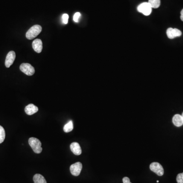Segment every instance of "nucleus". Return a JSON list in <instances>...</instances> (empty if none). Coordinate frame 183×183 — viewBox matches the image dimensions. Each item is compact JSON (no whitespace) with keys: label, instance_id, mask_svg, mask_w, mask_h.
Returning a JSON list of instances; mask_svg holds the SVG:
<instances>
[{"label":"nucleus","instance_id":"16","mask_svg":"<svg viewBox=\"0 0 183 183\" xmlns=\"http://www.w3.org/2000/svg\"><path fill=\"white\" fill-rule=\"evenodd\" d=\"M5 131L3 127L0 126V143H2L4 141L5 138Z\"/></svg>","mask_w":183,"mask_h":183},{"label":"nucleus","instance_id":"13","mask_svg":"<svg viewBox=\"0 0 183 183\" xmlns=\"http://www.w3.org/2000/svg\"><path fill=\"white\" fill-rule=\"evenodd\" d=\"M34 183H47L43 176L40 174H36L33 177Z\"/></svg>","mask_w":183,"mask_h":183},{"label":"nucleus","instance_id":"4","mask_svg":"<svg viewBox=\"0 0 183 183\" xmlns=\"http://www.w3.org/2000/svg\"><path fill=\"white\" fill-rule=\"evenodd\" d=\"M20 70L28 76L33 75L35 73V69L30 64L28 63L21 64L20 66Z\"/></svg>","mask_w":183,"mask_h":183},{"label":"nucleus","instance_id":"15","mask_svg":"<svg viewBox=\"0 0 183 183\" xmlns=\"http://www.w3.org/2000/svg\"><path fill=\"white\" fill-rule=\"evenodd\" d=\"M148 3L152 8H158L160 7L161 1L160 0H149Z\"/></svg>","mask_w":183,"mask_h":183},{"label":"nucleus","instance_id":"11","mask_svg":"<svg viewBox=\"0 0 183 183\" xmlns=\"http://www.w3.org/2000/svg\"><path fill=\"white\" fill-rule=\"evenodd\" d=\"M24 111L27 115L30 116L36 113L38 111V108L33 104H30L25 107Z\"/></svg>","mask_w":183,"mask_h":183},{"label":"nucleus","instance_id":"21","mask_svg":"<svg viewBox=\"0 0 183 183\" xmlns=\"http://www.w3.org/2000/svg\"><path fill=\"white\" fill-rule=\"evenodd\" d=\"M181 20L183 21V9L181 12Z\"/></svg>","mask_w":183,"mask_h":183},{"label":"nucleus","instance_id":"10","mask_svg":"<svg viewBox=\"0 0 183 183\" xmlns=\"http://www.w3.org/2000/svg\"><path fill=\"white\" fill-rule=\"evenodd\" d=\"M70 149L73 154L75 155H80L82 152L79 143L74 142L70 145Z\"/></svg>","mask_w":183,"mask_h":183},{"label":"nucleus","instance_id":"17","mask_svg":"<svg viewBox=\"0 0 183 183\" xmlns=\"http://www.w3.org/2000/svg\"><path fill=\"white\" fill-rule=\"evenodd\" d=\"M81 14L79 12H76L74 14V15L73 16V20L77 23L79 21V18L81 17Z\"/></svg>","mask_w":183,"mask_h":183},{"label":"nucleus","instance_id":"12","mask_svg":"<svg viewBox=\"0 0 183 183\" xmlns=\"http://www.w3.org/2000/svg\"><path fill=\"white\" fill-rule=\"evenodd\" d=\"M172 122L175 126H181L183 125V117L180 114H175L172 118Z\"/></svg>","mask_w":183,"mask_h":183},{"label":"nucleus","instance_id":"2","mask_svg":"<svg viewBox=\"0 0 183 183\" xmlns=\"http://www.w3.org/2000/svg\"><path fill=\"white\" fill-rule=\"evenodd\" d=\"M41 30L42 27L41 26L38 24L34 25L27 30L26 33V37L29 40L33 39L41 33Z\"/></svg>","mask_w":183,"mask_h":183},{"label":"nucleus","instance_id":"8","mask_svg":"<svg viewBox=\"0 0 183 183\" xmlns=\"http://www.w3.org/2000/svg\"><path fill=\"white\" fill-rule=\"evenodd\" d=\"M16 55L15 52L13 51H10L8 53L6 56V60H5V66L7 68H9L13 63L14 61L15 60Z\"/></svg>","mask_w":183,"mask_h":183},{"label":"nucleus","instance_id":"1","mask_svg":"<svg viewBox=\"0 0 183 183\" xmlns=\"http://www.w3.org/2000/svg\"><path fill=\"white\" fill-rule=\"evenodd\" d=\"M29 143L35 153L40 154L42 152V148L41 147V142L38 139L30 137L29 139Z\"/></svg>","mask_w":183,"mask_h":183},{"label":"nucleus","instance_id":"9","mask_svg":"<svg viewBox=\"0 0 183 183\" xmlns=\"http://www.w3.org/2000/svg\"><path fill=\"white\" fill-rule=\"evenodd\" d=\"M32 46L35 52L37 53H40L42 50V42L39 39H35L32 43Z\"/></svg>","mask_w":183,"mask_h":183},{"label":"nucleus","instance_id":"14","mask_svg":"<svg viewBox=\"0 0 183 183\" xmlns=\"http://www.w3.org/2000/svg\"><path fill=\"white\" fill-rule=\"evenodd\" d=\"M73 129V122L72 120H70L68 123L65 125L64 127V131L65 132H70L72 131Z\"/></svg>","mask_w":183,"mask_h":183},{"label":"nucleus","instance_id":"20","mask_svg":"<svg viewBox=\"0 0 183 183\" xmlns=\"http://www.w3.org/2000/svg\"><path fill=\"white\" fill-rule=\"evenodd\" d=\"M123 183H131L130 181V179L128 177H124L123 178Z\"/></svg>","mask_w":183,"mask_h":183},{"label":"nucleus","instance_id":"18","mask_svg":"<svg viewBox=\"0 0 183 183\" xmlns=\"http://www.w3.org/2000/svg\"><path fill=\"white\" fill-rule=\"evenodd\" d=\"M69 15L67 14H64L62 16L63 23L64 24H67L68 22Z\"/></svg>","mask_w":183,"mask_h":183},{"label":"nucleus","instance_id":"19","mask_svg":"<svg viewBox=\"0 0 183 183\" xmlns=\"http://www.w3.org/2000/svg\"><path fill=\"white\" fill-rule=\"evenodd\" d=\"M177 181L178 183H183V172L177 175Z\"/></svg>","mask_w":183,"mask_h":183},{"label":"nucleus","instance_id":"22","mask_svg":"<svg viewBox=\"0 0 183 183\" xmlns=\"http://www.w3.org/2000/svg\"><path fill=\"white\" fill-rule=\"evenodd\" d=\"M181 116H182V117H183V113H182V115H181Z\"/></svg>","mask_w":183,"mask_h":183},{"label":"nucleus","instance_id":"3","mask_svg":"<svg viewBox=\"0 0 183 183\" xmlns=\"http://www.w3.org/2000/svg\"><path fill=\"white\" fill-rule=\"evenodd\" d=\"M137 10L139 12L143 14V15L148 16L152 13V8L148 2L142 3L137 7Z\"/></svg>","mask_w":183,"mask_h":183},{"label":"nucleus","instance_id":"6","mask_svg":"<svg viewBox=\"0 0 183 183\" xmlns=\"http://www.w3.org/2000/svg\"><path fill=\"white\" fill-rule=\"evenodd\" d=\"M82 168V164L79 162H77L70 166V172L74 176H78L81 174Z\"/></svg>","mask_w":183,"mask_h":183},{"label":"nucleus","instance_id":"5","mask_svg":"<svg viewBox=\"0 0 183 183\" xmlns=\"http://www.w3.org/2000/svg\"><path fill=\"white\" fill-rule=\"evenodd\" d=\"M149 168L152 172H155L159 176H162L164 174V169L161 165L158 162H152L149 166Z\"/></svg>","mask_w":183,"mask_h":183},{"label":"nucleus","instance_id":"7","mask_svg":"<svg viewBox=\"0 0 183 183\" xmlns=\"http://www.w3.org/2000/svg\"><path fill=\"white\" fill-rule=\"evenodd\" d=\"M166 34L168 38L172 39L177 37L181 36V32L178 29L169 27L167 30Z\"/></svg>","mask_w":183,"mask_h":183}]
</instances>
